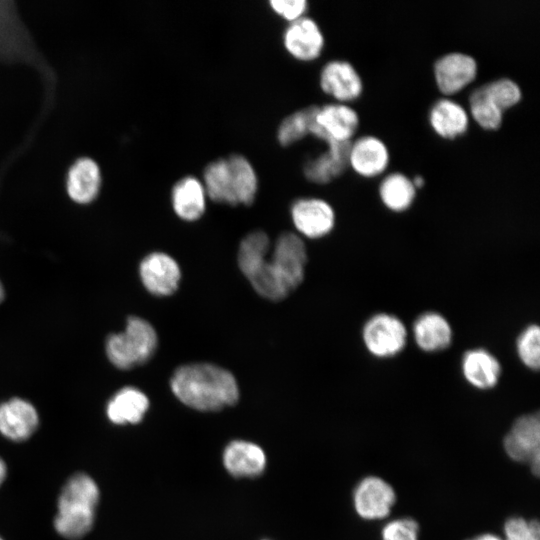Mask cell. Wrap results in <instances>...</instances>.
Masks as SVG:
<instances>
[{"label": "cell", "instance_id": "cell-35", "mask_svg": "<svg viewBox=\"0 0 540 540\" xmlns=\"http://www.w3.org/2000/svg\"><path fill=\"white\" fill-rule=\"evenodd\" d=\"M7 473V468L4 460L0 457V485L4 482Z\"/></svg>", "mask_w": 540, "mask_h": 540}, {"label": "cell", "instance_id": "cell-28", "mask_svg": "<svg viewBox=\"0 0 540 540\" xmlns=\"http://www.w3.org/2000/svg\"><path fill=\"white\" fill-rule=\"evenodd\" d=\"M480 88L503 112L517 105L522 98L519 85L508 78L488 82L480 86Z\"/></svg>", "mask_w": 540, "mask_h": 540}, {"label": "cell", "instance_id": "cell-10", "mask_svg": "<svg viewBox=\"0 0 540 540\" xmlns=\"http://www.w3.org/2000/svg\"><path fill=\"white\" fill-rule=\"evenodd\" d=\"M282 43L292 58L311 62L322 54L325 38L318 23L306 15L288 23L283 31Z\"/></svg>", "mask_w": 540, "mask_h": 540}, {"label": "cell", "instance_id": "cell-5", "mask_svg": "<svg viewBox=\"0 0 540 540\" xmlns=\"http://www.w3.org/2000/svg\"><path fill=\"white\" fill-rule=\"evenodd\" d=\"M157 334L146 320L131 316L123 332L112 334L106 342V354L119 369H131L147 362L157 348Z\"/></svg>", "mask_w": 540, "mask_h": 540}, {"label": "cell", "instance_id": "cell-33", "mask_svg": "<svg viewBox=\"0 0 540 540\" xmlns=\"http://www.w3.org/2000/svg\"><path fill=\"white\" fill-rule=\"evenodd\" d=\"M411 180H412V183H413V185H414V187L416 189L422 188L424 186V184H425V180L421 175H416Z\"/></svg>", "mask_w": 540, "mask_h": 540}, {"label": "cell", "instance_id": "cell-14", "mask_svg": "<svg viewBox=\"0 0 540 540\" xmlns=\"http://www.w3.org/2000/svg\"><path fill=\"white\" fill-rule=\"evenodd\" d=\"M390 162L387 145L373 135L359 137L351 141L348 152V166L359 176L373 178L385 172Z\"/></svg>", "mask_w": 540, "mask_h": 540}, {"label": "cell", "instance_id": "cell-8", "mask_svg": "<svg viewBox=\"0 0 540 540\" xmlns=\"http://www.w3.org/2000/svg\"><path fill=\"white\" fill-rule=\"evenodd\" d=\"M540 421L538 413L519 417L504 438L507 455L518 462H528L534 474L539 472Z\"/></svg>", "mask_w": 540, "mask_h": 540}, {"label": "cell", "instance_id": "cell-4", "mask_svg": "<svg viewBox=\"0 0 540 540\" xmlns=\"http://www.w3.org/2000/svg\"><path fill=\"white\" fill-rule=\"evenodd\" d=\"M99 498L98 485L89 475H72L58 497L54 518L58 534L70 540L85 536L92 529Z\"/></svg>", "mask_w": 540, "mask_h": 540}, {"label": "cell", "instance_id": "cell-30", "mask_svg": "<svg viewBox=\"0 0 540 540\" xmlns=\"http://www.w3.org/2000/svg\"><path fill=\"white\" fill-rule=\"evenodd\" d=\"M506 540H540V526L537 520L511 517L504 525Z\"/></svg>", "mask_w": 540, "mask_h": 540}, {"label": "cell", "instance_id": "cell-13", "mask_svg": "<svg viewBox=\"0 0 540 540\" xmlns=\"http://www.w3.org/2000/svg\"><path fill=\"white\" fill-rule=\"evenodd\" d=\"M393 488L379 477L362 479L354 489L353 503L357 514L366 520L386 517L395 503Z\"/></svg>", "mask_w": 540, "mask_h": 540}, {"label": "cell", "instance_id": "cell-32", "mask_svg": "<svg viewBox=\"0 0 540 540\" xmlns=\"http://www.w3.org/2000/svg\"><path fill=\"white\" fill-rule=\"evenodd\" d=\"M270 9L288 23L306 16L309 3L306 0H270Z\"/></svg>", "mask_w": 540, "mask_h": 540}, {"label": "cell", "instance_id": "cell-22", "mask_svg": "<svg viewBox=\"0 0 540 540\" xmlns=\"http://www.w3.org/2000/svg\"><path fill=\"white\" fill-rule=\"evenodd\" d=\"M428 120L438 136L452 140L467 132L470 118L461 104L450 98H441L431 106Z\"/></svg>", "mask_w": 540, "mask_h": 540}, {"label": "cell", "instance_id": "cell-17", "mask_svg": "<svg viewBox=\"0 0 540 540\" xmlns=\"http://www.w3.org/2000/svg\"><path fill=\"white\" fill-rule=\"evenodd\" d=\"M350 143L328 144L325 151L308 158L302 167L304 177L314 184H328L339 177L348 167Z\"/></svg>", "mask_w": 540, "mask_h": 540}, {"label": "cell", "instance_id": "cell-26", "mask_svg": "<svg viewBox=\"0 0 540 540\" xmlns=\"http://www.w3.org/2000/svg\"><path fill=\"white\" fill-rule=\"evenodd\" d=\"M318 106L310 105L298 109L285 116L276 130L277 142L283 146H291L310 134L311 126Z\"/></svg>", "mask_w": 540, "mask_h": 540}, {"label": "cell", "instance_id": "cell-16", "mask_svg": "<svg viewBox=\"0 0 540 540\" xmlns=\"http://www.w3.org/2000/svg\"><path fill=\"white\" fill-rule=\"evenodd\" d=\"M39 416L36 408L21 398L0 404V433L9 440H27L37 429Z\"/></svg>", "mask_w": 540, "mask_h": 540}, {"label": "cell", "instance_id": "cell-29", "mask_svg": "<svg viewBox=\"0 0 540 540\" xmlns=\"http://www.w3.org/2000/svg\"><path fill=\"white\" fill-rule=\"evenodd\" d=\"M516 352L521 363L537 371L540 367V328L537 324L526 326L516 340Z\"/></svg>", "mask_w": 540, "mask_h": 540}, {"label": "cell", "instance_id": "cell-27", "mask_svg": "<svg viewBox=\"0 0 540 540\" xmlns=\"http://www.w3.org/2000/svg\"><path fill=\"white\" fill-rule=\"evenodd\" d=\"M470 114L483 129L497 130L503 121V111L495 105L481 90H473L469 97Z\"/></svg>", "mask_w": 540, "mask_h": 540}, {"label": "cell", "instance_id": "cell-34", "mask_svg": "<svg viewBox=\"0 0 540 540\" xmlns=\"http://www.w3.org/2000/svg\"><path fill=\"white\" fill-rule=\"evenodd\" d=\"M469 540H501V539L493 534H482V535L473 537Z\"/></svg>", "mask_w": 540, "mask_h": 540}, {"label": "cell", "instance_id": "cell-23", "mask_svg": "<svg viewBox=\"0 0 540 540\" xmlns=\"http://www.w3.org/2000/svg\"><path fill=\"white\" fill-rule=\"evenodd\" d=\"M148 408L149 399L142 391L125 387L109 400L106 414L114 424H137L143 419Z\"/></svg>", "mask_w": 540, "mask_h": 540}, {"label": "cell", "instance_id": "cell-11", "mask_svg": "<svg viewBox=\"0 0 540 540\" xmlns=\"http://www.w3.org/2000/svg\"><path fill=\"white\" fill-rule=\"evenodd\" d=\"M321 90L339 103H348L360 97L363 82L356 68L348 61L330 60L319 74Z\"/></svg>", "mask_w": 540, "mask_h": 540}, {"label": "cell", "instance_id": "cell-21", "mask_svg": "<svg viewBox=\"0 0 540 540\" xmlns=\"http://www.w3.org/2000/svg\"><path fill=\"white\" fill-rule=\"evenodd\" d=\"M412 333L417 347L428 353L445 350L453 339L449 321L435 311L419 315L413 323Z\"/></svg>", "mask_w": 540, "mask_h": 540}, {"label": "cell", "instance_id": "cell-18", "mask_svg": "<svg viewBox=\"0 0 540 540\" xmlns=\"http://www.w3.org/2000/svg\"><path fill=\"white\" fill-rule=\"evenodd\" d=\"M222 461L225 469L234 477H256L266 467L264 450L246 440H233L224 449Z\"/></svg>", "mask_w": 540, "mask_h": 540}, {"label": "cell", "instance_id": "cell-36", "mask_svg": "<svg viewBox=\"0 0 540 540\" xmlns=\"http://www.w3.org/2000/svg\"><path fill=\"white\" fill-rule=\"evenodd\" d=\"M4 295H5L4 288H3V285H2V283L0 281V303L3 301Z\"/></svg>", "mask_w": 540, "mask_h": 540}, {"label": "cell", "instance_id": "cell-1", "mask_svg": "<svg viewBox=\"0 0 540 540\" xmlns=\"http://www.w3.org/2000/svg\"><path fill=\"white\" fill-rule=\"evenodd\" d=\"M268 235L252 231L241 241L238 265L256 292L269 300L279 301L303 281L307 263L303 240L293 232H284L276 240L270 258Z\"/></svg>", "mask_w": 540, "mask_h": 540}, {"label": "cell", "instance_id": "cell-7", "mask_svg": "<svg viewBox=\"0 0 540 540\" xmlns=\"http://www.w3.org/2000/svg\"><path fill=\"white\" fill-rule=\"evenodd\" d=\"M357 111L346 103H329L318 106L310 134L326 145L347 143L358 130Z\"/></svg>", "mask_w": 540, "mask_h": 540}, {"label": "cell", "instance_id": "cell-20", "mask_svg": "<svg viewBox=\"0 0 540 540\" xmlns=\"http://www.w3.org/2000/svg\"><path fill=\"white\" fill-rule=\"evenodd\" d=\"M461 371L471 386L479 390H489L498 384L502 367L491 352L484 348H474L464 353Z\"/></svg>", "mask_w": 540, "mask_h": 540}, {"label": "cell", "instance_id": "cell-3", "mask_svg": "<svg viewBox=\"0 0 540 540\" xmlns=\"http://www.w3.org/2000/svg\"><path fill=\"white\" fill-rule=\"evenodd\" d=\"M201 180L210 200L231 206L251 205L259 188L256 169L239 153L210 161Z\"/></svg>", "mask_w": 540, "mask_h": 540}, {"label": "cell", "instance_id": "cell-9", "mask_svg": "<svg viewBox=\"0 0 540 540\" xmlns=\"http://www.w3.org/2000/svg\"><path fill=\"white\" fill-rule=\"evenodd\" d=\"M290 212L295 228L307 238H322L329 234L335 225L333 207L321 198H298L292 203Z\"/></svg>", "mask_w": 540, "mask_h": 540}, {"label": "cell", "instance_id": "cell-25", "mask_svg": "<svg viewBox=\"0 0 540 540\" xmlns=\"http://www.w3.org/2000/svg\"><path fill=\"white\" fill-rule=\"evenodd\" d=\"M378 192L383 205L387 209L399 213L412 206L417 189L407 175L393 172L382 179Z\"/></svg>", "mask_w": 540, "mask_h": 540}, {"label": "cell", "instance_id": "cell-12", "mask_svg": "<svg viewBox=\"0 0 540 540\" xmlns=\"http://www.w3.org/2000/svg\"><path fill=\"white\" fill-rule=\"evenodd\" d=\"M477 71L476 60L462 52H450L441 56L433 68L436 85L446 96L454 95L472 83Z\"/></svg>", "mask_w": 540, "mask_h": 540}, {"label": "cell", "instance_id": "cell-37", "mask_svg": "<svg viewBox=\"0 0 540 540\" xmlns=\"http://www.w3.org/2000/svg\"><path fill=\"white\" fill-rule=\"evenodd\" d=\"M0 540H3V539L0 537Z\"/></svg>", "mask_w": 540, "mask_h": 540}, {"label": "cell", "instance_id": "cell-24", "mask_svg": "<svg viewBox=\"0 0 540 540\" xmlns=\"http://www.w3.org/2000/svg\"><path fill=\"white\" fill-rule=\"evenodd\" d=\"M100 183L101 175L96 162L89 158H81L68 172L67 191L74 201L84 204L96 197Z\"/></svg>", "mask_w": 540, "mask_h": 540}, {"label": "cell", "instance_id": "cell-2", "mask_svg": "<svg viewBox=\"0 0 540 540\" xmlns=\"http://www.w3.org/2000/svg\"><path fill=\"white\" fill-rule=\"evenodd\" d=\"M170 386L183 404L199 411H218L235 404L239 398L234 376L209 363L179 367L171 378Z\"/></svg>", "mask_w": 540, "mask_h": 540}, {"label": "cell", "instance_id": "cell-15", "mask_svg": "<svg viewBox=\"0 0 540 540\" xmlns=\"http://www.w3.org/2000/svg\"><path fill=\"white\" fill-rule=\"evenodd\" d=\"M139 271L145 288L156 296L173 294L181 278L177 262L169 255L160 252L147 255L142 260Z\"/></svg>", "mask_w": 540, "mask_h": 540}, {"label": "cell", "instance_id": "cell-19", "mask_svg": "<svg viewBox=\"0 0 540 540\" xmlns=\"http://www.w3.org/2000/svg\"><path fill=\"white\" fill-rule=\"evenodd\" d=\"M207 194L200 178L185 175L171 189V204L182 220L192 222L201 218L206 209Z\"/></svg>", "mask_w": 540, "mask_h": 540}, {"label": "cell", "instance_id": "cell-31", "mask_svg": "<svg viewBox=\"0 0 540 540\" xmlns=\"http://www.w3.org/2000/svg\"><path fill=\"white\" fill-rule=\"evenodd\" d=\"M419 527L415 520L402 518L390 521L382 530V540H418Z\"/></svg>", "mask_w": 540, "mask_h": 540}, {"label": "cell", "instance_id": "cell-6", "mask_svg": "<svg viewBox=\"0 0 540 540\" xmlns=\"http://www.w3.org/2000/svg\"><path fill=\"white\" fill-rule=\"evenodd\" d=\"M408 331L400 318L389 313H377L365 322L362 340L366 350L374 357L391 358L403 351Z\"/></svg>", "mask_w": 540, "mask_h": 540}]
</instances>
